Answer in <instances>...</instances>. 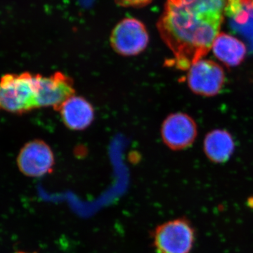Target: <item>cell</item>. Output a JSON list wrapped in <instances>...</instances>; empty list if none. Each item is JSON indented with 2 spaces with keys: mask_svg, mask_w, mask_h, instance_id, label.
<instances>
[{
  "mask_svg": "<svg viewBox=\"0 0 253 253\" xmlns=\"http://www.w3.org/2000/svg\"><path fill=\"white\" fill-rule=\"evenodd\" d=\"M197 136V125L186 113L178 112L169 115L161 126L163 143L172 151L189 148Z\"/></svg>",
  "mask_w": 253,
  "mask_h": 253,
  "instance_id": "ba28073f",
  "label": "cell"
},
{
  "mask_svg": "<svg viewBox=\"0 0 253 253\" xmlns=\"http://www.w3.org/2000/svg\"><path fill=\"white\" fill-rule=\"evenodd\" d=\"M54 163L52 150L40 139L26 143L17 156L18 169L30 177H41L51 173Z\"/></svg>",
  "mask_w": 253,
  "mask_h": 253,
  "instance_id": "52a82bcc",
  "label": "cell"
},
{
  "mask_svg": "<svg viewBox=\"0 0 253 253\" xmlns=\"http://www.w3.org/2000/svg\"><path fill=\"white\" fill-rule=\"evenodd\" d=\"M120 5L123 6H133V7H141L146 6L151 2L152 0H116Z\"/></svg>",
  "mask_w": 253,
  "mask_h": 253,
  "instance_id": "7c38bea8",
  "label": "cell"
},
{
  "mask_svg": "<svg viewBox=\"0 0 253 253\" xmlns=\"http://www.w3.org/2000/svg\"></svg>",
  "mask_w": 253,
  "mask_h": 253,
  "instance_id": "4fadbf2b",
  "label": "cell"
},
{
  "mask_svg": "<svg viewBox=\"0 0 253 253\" xmlns=\"http://www.w3.org/2000/svg\"><path fill=\"white\" fill-rule=\"evenodd\" d=\"M205 154L211 162H227L235 150V142L226 129H216L208 132L204 142Z\"/></svg>",
  "mask_w": 253,
  "mask_h": 253,
  "instance_id": "30bf717a",
  "label": "cell"
},
{
  "mask_svg": "<svg viewBox=\"0 0 253 253\" xmlns=\"http://www.w3.org/2000/svg\"><path fill=\"white\" fill-rule=\"evenodd\" d=\"M35 81L38 108L51 107L59 111L65 101L76 93L72 78L61 72L49 77L36 75Z\"/></svg>",
  "mask_w": 253,
  "mask_h": 253,
  "instance_id": "8992f818",
  "label": "cell"
},
{
  "mask_svg": "<svg viewBox=\"0 0 253 253\" xmlns=\"http://www.w3.org/2000/svg\"><path fill=\"white\" fill-rule=\"evenodd\" d=\"M59 111L63 124L71 130H84L94 119L92 105L84 98L76 95L65 101Z\"/></svg>",
  "mask_w": 253,
  "mask_h": 253,
  "instance_id": "9c48e42d",
  "label": "cell"
},
{
  "mask_svg": "<svg viewBox=\"0 0 253 253\" xmlns=\"http://www.w3.org/2000/svg\"><path fill=\"white\" fill-rule=\"evenodd\" d=\"M156 253H190L196 241V231L186 217L163 223L153 234Z\"/></svg>",
  "mask_w": 253,
  "mask_h": 253,
  "instance_id": "3957f363",
  "label": "cell"
},
{
  "mask_svg": "<svg viewBox=\"0 0 253 253\" xmlns=\"http://www.w3.org/2000/svg\"><path fill=\"white\" fill-rule=\"evenodd\" d=\"M188 86L194 94L211 97L219 94L225 84L224 69L211 60L201 59L190 67Z\"/></svg>",
  "mask_w": 253,
  "mask_h": 253,
  "instance_id": "5b68a950",
  "label": "cell"
},
{
  "mask_svg": "<svg viewBox=\"0 0 253 253\" xmlns=\"http://www.w3.org/2000/svg\"><path fill=\"white\" fill-rule=\"evenodd\" d=\"M212 48L215 57L228 67L239 66L247 53V48L244 42L225 33L218 35Z\"/></svg>",
  "mask_w": 253,
  "mask_h": 253,
  "instance_id": "8fae6325",
  "label": "cell"
},
{
  "mask_svg": "<svg viewBox=\"0 0 253 253\" xmlns=\"http://www.w3.org/2000/svg\"><path fill=\"white\" fill-rule=\"evenodd\" d=\"M38 109L35 76L6 74L0 79V111L23 114Z\"/></svg>",
  "mask_w": 253,
  "mask_h": 253,
  "instance_id": "7a4b0ae2",
  "label": "cell"
},
{
  "mask_svg": "<svg viewBox=\"0 0 253 253\" xmlns=\"http://www.w3.org/2000/svg\"><path fill=\"white\" fill-rule=\"evenodd\" d=\"M226 0H167L158 31L172 52L173 66L189 70L212 49Z\"/></svg>",
  "mask_w": 253,
  "mask_h": 253,
  "instance_id": "6da1fadb",
  "label": "cell"
},
{
  "mask_svg": "<svg viewBox=\"0 0 253 253\" xmlns=\"http://www.w3.org/2000/svg\"><path fill=\"white\" fill-rule=\"evenodd\" d=\"M149 36L144 23L126 18L116 25L111 36V44L118 54L133 56L141 54L149 44Z\"/></svg>",
  "mask_w": 253,
  "mask_h": 253,
  "instance_id": "277c9868",
  "label": "cell"
}]
</instances>
